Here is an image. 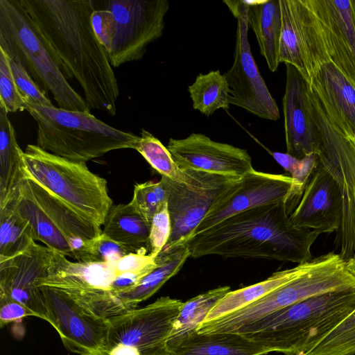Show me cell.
<instances>
[{
  "mask_svg": "<svg viewBox=\"0 0 355 355\" xmlns=\"http://www.w3.org/2000/svg\"><path fill=\"white\" fill-rule=\"evenodd\" d=\"M59 59L67 79L80 85L89 108L116 113L119 89L106 51L96 35L92 0H19Z\"/></svg>",
  "mask_w": 355,
  "mask_h": 355,
  "instance_id": "obj_1",
  "label": "cell"
},
{
  "mask_svg": "<svg viewBox=\"0 0 355 355\" xmlns=\"http://www.w3.org/2000/svg\"><path fill=\"white\" fill-rule=\"evenodd\" d=\"M283 202L259 206L234 215L194 235L187 243L190 257L259 258L302 264L311 261L319 236L293 226Z\"/></svg>",
  "mask_w": 355,
  "mask_h": 355,
  "instance_id": "obj_2",
  "label": "cell"
},
{
  "mask_svg": "<svg viewBox=\"0 0 355 355\" xmlns=\"http://www.w3.org/2000/svg\"><path fill=\"white\" fill-rule=\"evenodd\" d=\"M355 311V288L314 295L236 329L235 333L284 355L312 349Z\"/></svg>",
  "mask_w": 355,
  "mask_h": 355,
  "instance_id": "obj_3",
  "label": "cell"
},
{
  "mask_svg": "<svg viewBox=\"0 0 355 355\" xmlns=\"http://www.w3.org/2000/svg\"><path fill=\"white\" fill-rule=\"evenodd\" d=\"M0 49L18 60L59 107L89 112L85 100L69 84L53 48L19 0H0Z\"/></svg>",
  "mask_w": 355,
  "mask_h": 355,
  "instance_id": "obj_4",
  "label": "cell"
},
{
  "mask_svg": "<svg viewBox=\"0 0 355 355\" xmlns=\"http://www.w3.org/2000/svg\"><path fill=\"white\" fill-rule=\"evenodd\" d=\"M37 123V145L54 155L85 162L119 149L135 148L139 136L112 127L90 112L71 111L26 101Z\"/></svg>",
  "mask_w": 355,
  "mask_h": 355,
  "instance_id": "obj_5",
  "label": "cell"
},
{
  "mask_svg": "<svg viewBox=\"0 0 355 355\" xmlns=\"http://www.w3.org/2000/svg\"><path fill=\"white\" fill-rule=\"evenodd\" d=\"M21 157L26 177L85 219L99 227L103 225L113 205L105 178L92 173L85 162L60 157L37 145H27Z\"/></svg>",
  "mask_w": 355,
  "mask_h": 355,
  "instance_id": "obj_6",
  "label": "cell"
},
{
  "mask_svg": "<svg viewBox=\"0 0 355 355\" xmlns=\"http://www.w3.org/2000/svg\"><path fill=\"white\" fill-rule=\"evenodd\" d=\"M355 288V277L347 261L334 252L311 261L307 270L256 302L198 327V334L234 332L272 313L308 297L331 291Z\"/></svg>",
  "mask_w": 355,
  "mask_h": 355,
  "instance_id": "obj_7",
  "label": "cell"
},
{
  "mask_svg": "<svg viewBox=\"0 0 355 355\" xmlns=\"http://www.w3.org/2000/svg\"><path fill=\"white\" fill-rule=\"evenodd\" d=\"M308 110L317 138L319 164L337 182L342 198V220L335 244L347 261L355 252V137L328 116L313 89H307Z\"/></svg>",
  "mask_w": 355,
  "mask_h": 355,
  "instance_id": "obj_8",
  "label": "cell"
},
{
  "mask_svg": "<svg viewBox=\"0 0 355 355\" xmlns=\"http://www.w3.org/2000/svg\"><path fill=\"white\" fill-rule=\"evenodd\" d=\"M185 182L162 176L166 191L172 230L160 253L167 254L187 244L203 218L218 200L241 178L208 172L182 169Z\"/></svg>",
  "mask_w": 355,
  "mask_h": 355,
  "instance_id": "obj_9",
  "label": "cell"
},
{
  "mask_svg": "<svg viewBox=\"0 0 355 355\" xmlns=\"http://www.w3.org/2000/svg\"><path fill=\"white\" fill-rule=\"evenodd\" d=\"M167 0H110L103 9L114 19V34L107 55L113 67L141 60L147 46L162 37Z\"/></svg>",
  "mask_w": 355,
  "mask_h": 355,
  "instance_id": "obj_10",
  "label": "cell"
},
{
  "mask_svg": "<svg viewBox=\"0 0 355 355\" xmlns=\"http://www.w3.org/2000/svg\"><path fill=\"white\" fill-rule=\"evenodd\" d=\"M237 19L235 51L232 67L225 73L229 103L261 119L277 121L279 111L261 77L248 37L249 1H224Z\"/></svg>",
  "mask_w": 355,
  "mask_h": 355,
  "instance_id": "obj_11",
  "label": "cell"
},
{
  "mask_svg": "<svg viewBox=\"0 0 355 355\" xmlns=\"http://www.w3.org/2000/svg\"><path fill=\"white\" fill-rule=\"evenodd\" d=\"M183 303L163 296L144 307L109 318L110 349L123 344L135 347L140 355H171L168 342Z\"/></svg>",
  "mask_w": 355,
  "mask_h": 355,
  "instance_id": "obj_12",
  "label": "cell"
},
{
  "mask_svg": "<svg viewBox=\"0 0 355 355\" xmlns=\"http://www.w3.org/2000/svg\"><path fill=\"white\" fill-rule=\"evenodd\" d=\"M49 324L68 351L78 355H109L110 321L87 311L57 288L40 286Z\"/></svg>",
  "mask_w": 355,
  "mask_h": 355,
  "instance_id": "obj_13",
  "label": "cell"
},
{
  "mask_svg": "<svg viewBox=\"0 0 355 355\" xmlns=\"http://www.w3.org/2000/svg\"><path fill=\"white\" fill-rule=\"evenodd\" d=\"M180 169L242 178L254 170L247 150L211 140L202 133L171 138L166 146Z\"/></svg>",
  "mask_w": 355,
  "mask_h": 355,
  "instance_id": "obj_14",
  "label": "cell"
},
{
  "mask_svg": "<svg viewBox=\"0 0 355 355\" xmlns=\"http://www.w3.org/2000/svg\"><path fill=\"white\" fill-rule=\"evenodd\" d=\"M291 184V176L252 170L243 175L211 207L196 228L194 235L242 211L283 202Z\"/></svg>",
  "mask_w": 355,
  "mask_h": 355,
  "instance_id": "obj_15",
  "label": "cell"
},
{
  "mask_svg": "<svg viewBox=\"0 0 355 355\" xmlns=\"http://www.w3.org/2000/svg\"><path fill=\"white\" fill-rule=\"evenodd\" d=\"M53 250L35 241L24 252L0 261V297L17 302L49 323L37 282L47 272Z\"/></svg>",
  "mask_w": 355,
  "mask_h": 355,
  "instance_id": "obj_16",
  "label": "cell"
},
{
  "mask_svg": "<svg viewBox=\"0 0 355 355\" xmlns=\"http://www.w3.org/2000/svg\"><path fill=\"white\" fill-rule=\"evenodd\" d=\"M296 227L322 233L337 232L342 220V198L338 185L319 163L290 216Z\"/></svg>",
  "mask_w": 355,
  "mask_h": 355,
  "instance_id": "obj_17",
  "label": "cell"
},
{
  "mask_svg": "<svg viewBox=\"0 0 355 355\" xmlns=\"http://www.w3.org/2000/svg\"><path fill=\"white\" fill-rule=\"evenodd\" d=\"M330 60L355 87V20L350 0H306Z\"/></svg>",
  "mask_w": 355,
  "mask_h": 355,
  "instance_id": "obj_18",
  "label": "cell"
},
{
  "mask_svg": "<svg viewBox=\"0 0 355 355\" xmlns=\"http://www.w3.org/2000/svg\"><path fill=\"white\" fill-rule=\"evenodd\" d=\"M282 99L286 153L297 159L315 153L317 138L307 105L309 83L293 65L286 64Z\"/></svg>",
  "mask_w": 355,
  "mask_h": 355,
  "instance_id": "obj_19",
  "label": "cell"
},
{
  "mask_svg": "<svg viewBox=\"0 0 355 355\" xmlns=\"http://www.w3.org/2000/svg\"><path fill=\"white\" fill-rule=\"evenodd\" d=\"M326 110L355 137V87L331 62L321 64L309 84Z\"/></svg>",
  "mask_w": 355,
  "mask_h": 355,
  "instance_id": "obj_20",
  "label": "cell"
},
{
  "mask_svg": "<svg viewBox=\"0 0 355 355\" xmlns=\"http://www.w3.org/2000/svg\"><path fill=\"white\" fill-rule=\"evenodd\" d=\"M248 23L256 36L259 51L269 69L277 71L279 62L282 12L279 0L250 1Z\"/></svg>",
  "mask_w": 355,
  "mask_h": 355,
  "instance_id": "obj_21",
  "label": "cell"
},
{
  "mask_svg": "<svg viewBox=\"0 0 355 355\" xmlns=\"http://www.w3.org/2000/svg\"><path fill=\"white\" fill-rule=\"evenodd\" d=\"M8 202H10L17 212L29 223L35 241H41L47 248L73 258L67 237L36 202L24 177Z\"/></svg>",
  "mask_w": 355,
  "mask_h": 355,
  "instance_id": "obj_22",
  "label": "cell"
},
{
  "mask_svg": "<svg viewBox=\"0 0 355 355\" xmlns=\"http://www.w3.org/2000/svg\"><path fill=\"white\" fill-rule=\"evenodd\" d=\"M189 257L190 251L187 245L167 254L160 253L155 258L157 266L137 285L118 295L119 315L135 309L138 304L155 294L180 270Z\"/></svg>",
  "mask_w": 355,
  "mask_h": 355,
  "instance_id": "obj_23",
  "label": "cell"
},
{
  "mask_svg": "<svg viewBox=\"0 0 355 355\" xmlns=\"http://www.w3.org/2000/svg\"><path fill=\"white\" fill-rule=\"evenodd\" d=\"M268 348L235 332L198 334L171 352V355H266Z\"/></svg>",
  "mask_w": 355,
  "mask_h": 355,
  "instance_id": "obj_24",
  "label": "cell"
},
{
  "mask_svg": "<svg viewBox=\"0 0 355 355\" xmlns=\"http://www.w3.org/2000/svg\"><path fill=\"white\" fill-rule=\"evenodd\" d=\"M25 182L32 196L67 237L92 239L103 233L101 227L85 219L64 202L40 184L24 175Z\"/></svg>",
  "mask_w": 355,
  "mask_h": 355,
  "instance_id": "obj_25",
  "label": "cell"
},
{
  "mask_svg": "<svg viewBox=\"0 0 355 355\" xmlns=\"http://www.w3.org/2000/svg\"><path fill=\"white\" fill-rule=\"evenodd\" d=\"M150 223L131 205H113L103 223V233L136 253L149 252Z\"/></svg>",
  "mask_w": 355,
  "mask_h": 355,
  "instance_id": "obj_26",
  "label": "cell"
},
{
  "mask_svg": "<svg viewBox=\"0 0 355 355\" xmlns=\"http://www.w3.org/2000/svg\"><path fill=\"white\" fill-rule=\"evenodd\" d=\"M311 260L297 264L292 268L275 272L269 277L259 283L230 291L212 308L202 322H209L228 315L261 299L307 270Z\"/></svg>",
  "mask_w": 355,
  "mask_h": 355,
  "instance_id": "obj_27",
  "label": "cell"
},
{
  "mask_svg": "<svg viewBox=\"0 0 355 355\" xmlns=\"http://www.w3.org/2000/svg\"><path fill=\"white\" fill-rule=\"evenodd\" d=\"M8 112L0 104V206L13 196L24 177L23 150L19 146Z\"/></svg>",
  "mask_w": 355,
  "mask_h": 355,
  "instance_id": "obj_28",
  "label": "cell"
},
{
  "mask_svg": "<svg viewBox=\"0 0 355 355\" xmlns=\"http://www.w3.org/2000/svg\"><path fill=\"white\" fill-rule=\"evenodd\" d=\"M230 290L228 286H220L183 303L168 342L171 353L197 333L209 312Z\"/></svg>",
  "mask_w": 355,
  "mask_h": 355,
  "instance_id": "obj_29",
  "label": "cell"
},
{
  "mask_svg": "<svg viewBox=\"0 0 355 355\" xmlns=\"http://www.w3.org/2000/svg\"><path fill=\"white\" fill-rule=\"evenodd\" d=\"M279 2L282 21L279 62L294 66L309 84L297 0H279Z\"/></svg>",
  "mask_w": 355,
  "mask_h": 355,
  "instance_id": "obj_30",
  "label": "cell"
},
{
  "mask_svg": "<svg viewBox=\"0 0 355 355\" xmlns=\"http://www.w3.org/2000/svg\"><path fill=\"white\" fill-rule=\"evenodd\" d=\"M194 110L210 116L218 109L229 108L230 87L224 74L219 70L200 73L188 87Z\"/></svg>",
  "mask_w": 355,
  "mask_h": 355,
  "instance_id": "obj_31",
  "label": "cell"
},
{
  "mask_svg": "<svg viewBox=\"0 0 355 355\" xmlns=\"http://www.w3.org/2000/svg\"><path fill=\"white\" fill-rule=\"evenodd\" d=\"M35 241L29 223L10 202L0 207V261L25 252Z\"/></svg>",
  "mask_w": 355,
  "mask_h": 355,
  "instance_id": "obj_32",
  "label": "cell"
},
{
  "mask_svg": "<svg viewBox=\"0 0 355 355\" xmlns=\"http://www.w3.org/2000/svg\"><path fill=\"white\" fill-rule=\"evenodd\" d=\"M161 176L177 182L187 180L186 173L180 169L171 153L162 142L150 132L142 128L135 148Z\"/></svg>",
  "mask_w": 355,
  "mask_h": 355,
  "instance_id": "obj_33",
  "label": "cell"
},
{
  "mask_svg": "<svg viewBox=\"0 0 355 355\" xmlns=\"http://www.w3.org/2000/svg\"><path fill=\"white\" fill-rule=\"evenodd\" d=\"M355 311L312 349L302 355H354Z\"/></svg>",
  "mask_w": 355,
  "mask_h": 355,
  "instance_id": "obj_34",
  "label": "cell"
},
{
  "mask_svg": "<svg viewBox=\"0 0 355 355\" xmlns=\"http://www.w3.org/2000/svg\"><path fill=\"white\" fill-rule=\"evenodd\" d=\"M167 201L166 191L160 180L136 184L130 202L137 211L149 223L161 205Z\"/></svg>",
  "mask_w": 355,
  "mask_h": 355,
  "instance_id": "obj_35",
  "label": "cell"
},
{
  "mask_svg": "<svg viewBox=\"0 0 355 355\" xmlns=\"http://www.w3.org/2000/svg\"><path fill=\"white\" fill-rule=\"evenodd\" d=\"M0 104L8 112L26 110L27 104L19 93L8 55L0 49Z\"/></svg>",
  "mask_w": 355,
  "mask_h": 355,
  "instance_id": "obj_36",
  "label": "cell"
},
{
  "mask_svg": "<svg viewBox=\"0 0 355 355\" xmlns=\"http://www.w3.org/2000/svg\"><path fill=\"white\" fill-rule=\"evenodd\" d=\"M168 202H164L153 216L148 241L149 255L155 259L167 244L171 234Z\"/></svg>",
  "mask_w": 355,
  "mask_h": 355,
  "instance_id": "obj_37",
  "label": "cell"
},
{
  "mask_svg": "<svg viewBox=\"0 0 355 355\" xmlns=\"http://www.w3.org/2000/svg\"><path fill=\"white\" fill-rule=\"evenodd\" d=\"M9 62L18 90L25 101L33 102L42 106H53L51 100L33 80L23 65L18 60L10 58Z\"/></svg>",
  "mask_w": 355,
  "mask_h": 355,
  "instance_id": "obj_38",
  "label": "cell"
},
{
  "mask_svg": "<svg viewBox=\"0 0 355 355\" xmlns=\"http://www.w3.org/2000/svg\"><path fill=\"white\" fill-rule=\"evenodd\" d=\"M130 253H136L104 233L89 240L90 262H105L114 264Z\"/></svg>",
  "mask_w": 355,
  "mask_h": 355,
  "instance_id": "obj_39",
  "label": "cell"
},
{
  "mask_svg": "<svg viewBox=\"0 0 355 355\" xmlns=\"http://www.w3.org/2000/svg\"><path fill=\"white\" fill-rule=\"evenodd\" d=\"M157 263L155 259L149 254L144 253H130L114 263V270L116 274L123 272L141 273L145 275L150 272Z\"/></svg>",
  "mask_w": 355,
  "mask_h": 355,
  "instance_id": "obj_40",
  "label": "cell"
},
{
  "mask_svg": "<svg viewBox=\"0 0 355 355\" xmlns=\"http://www.w3.org/2000/svg\"><path fill=\"white\" fill-rule=\"evenodd\" d=\"M92 24L96 35L107 53L114 34L115 24L112 14L106 9H96L92 15Z\"/></svg>",
  "mask_w": 355,
  "mask_h": 355,
  "instance_id": "obj_41",
  "label": "cell"
},
{
  "mask_svg": "<svg viewBox=\"0 0 355 355\" xmlns=\"http://www.w3.org/2000/svg\"><path fill=\"white\" fill-rule=\"evenodd\" d=\"M35 317V313L26 306L7 297H0V327L21 322L24 318Z\"/></svg>",
  "mask_w": 355,
  "mask_h": 355,
  "instance_id": "obj_42",
  "label": "cell"
},
{
  "mask_svg": "<svg viewBox=\"0 0 355 355\" xmlns=\"http://www.w3.org/2000/svg\"><path fill=\"white\" fill-rule=\"evenodd\" d=\"M109 355H140V353L134 347L118 344L110 349Z\"/></svg>",
  "mask_w": 355,
  "mask_h": 355,
  "instance_id": "obj_43",
  "label": "cell"
},
{
  "mask_svg": "<svg viewBox=\"0 0 355 355\" xmlns=\"http://www.w3.org/2000/svg\"><path fill=\"white\" fill-rule=\"evenodd\" d=\"M349 271L355 277V252L350 259L347 261Z\"/></svg>",
  "mask_w": 355,
  "mask_h": 355,
  "instance_id": "obj_44",
  "label": "cell"
},
{
  "mask_svg": "<svg viewBox=\"0 0 355 355\" xmlns=\"http://www.w3.org/2000/svg\"><path fill=\"white\" fill-rule=\"evenodd\" d=\"M350 2H351L353 15H354V20H355V0H350Z\"/></svg>",
  "mask_w": 355,
  "mask_h": 355,
  "instance_id": "obj_45",
  "label": "cell"
},
{
  "mask_svg": "<svg viewBox=\"0 0 355 355\" xmlns=\"http://www.w3.org/2000/svg\"><path fill=\"white\" fill-rule=\"evenodd\" d=\"M354 355H355V354Z\"/></svg>",
  "mask_w": 355,
  "mask_h": 355,
  "instance_id": "obj_46",
  "label": "cell"
}]
</instances>
